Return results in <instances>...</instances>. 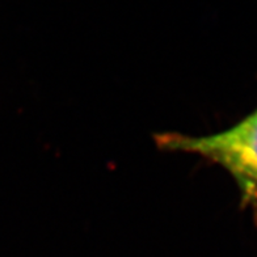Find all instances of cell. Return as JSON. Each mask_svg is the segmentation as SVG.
I'll return each mask as SVG.
<instances>
[{
	"mask_svg": "<svg viewBox=\"0 0 257 257\" xmlns=\"http://www.w3.org/2000/svg\"><path fill=\"white\" fill-rule=\"evenodd\" d=\"M164 150L201 155L223 167L240 190L243 205H257V108L224 132L206 137L162 134Z\"/></svg>",
	"mask_w": 257,
	"mask_h": 257,
	"instance_id": "obj_1",
	"label": "cell"
}]
</instances>
